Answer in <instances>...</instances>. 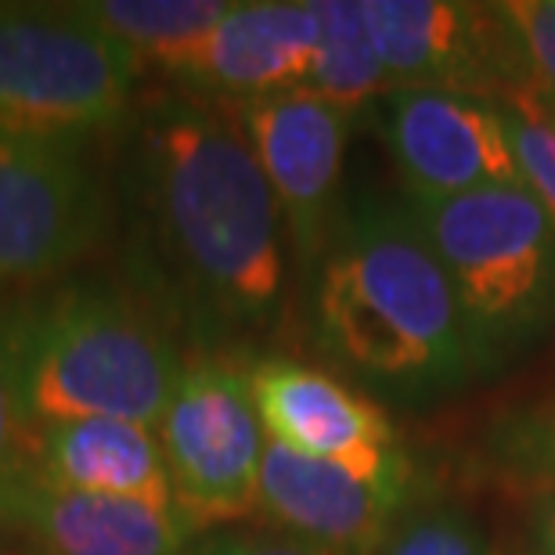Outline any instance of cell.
<instances>
[{"instance_id": "1", "label": "cell", "mask_w": 555, "mask_h": 555, "mask_svg": "<svg viewBox=\"0 0 555 555\" xmlns=\"http://www.w3.org/2000/svg\"><path fill=\"white\" fill-rule=\"evenodd\" d=\"M130 188L163 282L195 318L260 325L285 288V228L238 113L173 91L134 116Z\"/></svg>"}, {"instance_id": "2", "label": "cell", "mask_w": 555, "mask_h": 555, "mask_svg": "<svg viewBox=\"0 0 555 555\" xmlns=\"http://www.w3.org/2000/svg\"><path fill=\"white\" fill-rule=\"evenodd\" d=\"M314 325L332 358L379 383L448 386L487 361L412 214L379 203L339 220L321 260Z\"/></svg>"}, {"instance_id": "3", "label": "cell", "mask_w": 555, "mask_h": 555, "mask_svg": "<svg viewBox=\"0 0 555 555\" xmlns=\"http://www.w3.org/2000/svg\"><path fill=\"white\" fill-rule=\"evenodd\" d=\"M184 361L170 332L113 282H65L26 299V397L37 426L124 418L159 429Z\"/></svg>"}, {"instance_id": "4", "label": "cell", "mask_w": 555, "mask_h": 555, "mask_svg": "<svg viewBox=\"0 0 555 555\" xmlns=\"http://www.w3.org/2000/svg\"><path fill=\"white\" fill-rule=\"evenodd\" d=\"M483 358L555 321V220L524 184L412 203Z\"/></svg>"}, {"instance_id": "5", "label": "cell", "mask_w": 555, "mask_h": 555, "mask_svg": "<svg viewBox=\"0 0 555 555\" xmlns=\"http://www.w3.org/2000/svg\"><path fill=\"white\" fill-rule=\"evenodd\" d=\"M141 73L80 4H0V134L91 144L130 119Z\"/></svg>"}, {"instance_id": "6", "label": "cell", "mask_w": 555, "mask_h": 555, "mask_svg": "<svg viewBox=\"0 0 555 555\" xmlns=\"http://www.w3.org/2000/svg\"><path fill=\"white\" fill-rule=\"evenodd\" d=\"M155 433L173 505L188 527H228L257 513L268 429L253 401L249 372L220 358L188 361Z\"/></svg>"}, {"instance_id": "7", "label": "cell", "mask_w": 555, "mask_h": 555, "mask_svg": "<svg viewBox=\"0 0 555 555\" xmlns=\"http://www.w3.org/2000/svg\"><path fill=\"white\" fill-rule=\"evenodd\" d=\"M105 224L108 195L87 144L0 134V285L65 274Z\"/></svg>"}, {"instance_id": "8", "label": "cell", "mask_w": 555, "mask_h": 555, "mask_svg": "<svg viewBox=\"0 0 555 555\" xmlns=\"http://www.w3.org/2000/svg\"><path fill=\"white\" fill-rule=\"evenodd\" d=\"M390 87H433L498 102L534 83V69L502 4L361 0Z\"/></svg>"}, {"instance_id": "9", "label": "cell", "mask_w": 555, "mask_h": 555, "mask_svg": "<svg viewBox=\"0 0 555 555\" xmlns=\"http://www.w3.org/2000/svg\"><path fill=\"white\" fill-rule=\"evenodd\" d=\"M231 108L268 177L296 260H325L343 220V163L353 113L310 91H285Z\"/></svg>"}, {"instance_id": "10", "label": "cell", "mask_w": 555, "mask_h": 555, "mask_svg": "<svg viewBox=\"0 0 555 555\" xmlns=\"http://www.w3.org/2000/svg\"><path fill=\"white\" fill-rule=\"evenodd\" d=\"M408 459L383 469L310 459L268 440L260 465V502L271 524L288 538L336 555H375L404 516Z\"/></svg>"}, {"instance_id": "11", "label": "cell", "mask_w": 555, "mask_h": 555, "mask_svg": "<svg viewBox=\"0 0 555 555\" xmlns=\"http://www.w3.org/2000/svg\"><path fill=\"white\" fill-rule=\"evenodd\" d=\"M379 134L412 203L519 184L502 116L483 98L393 87L383 94Z\"/></svg>"}, {"instance_id": "12", "label": "cell", "mask_w": 555, "mask_h": 555, "mask_svg": "<svg viewBox=\"0 0 555 555\" xmlns=\"http://www.w3.org/2000/svg\"><path fill=\"white\" fill-rule=\"evenodd\" d=\"M314 48V0H235L173 80L209 102L246 105L299 91Z\"/></svg>"}, {"instance_id": "13", "label": "cell", "mask_w": 555, "mask_h": 555, "mask_svg": "<svg viewBox=\"0 0 555 555\" xmlns=\"http://www.w3.org/2000/svg\"><path fill=\"white\" fill-rule=\"evenodd\" d=\"M249 390L268 440L288 451L361 469L404 459L379 408L314 364L263 358L249 369Z\"/></svg>"}, {"instance_id": "14", "label": "cell", "mask_w": 555, "mask_h": 555, "mask_svg": "<svg viewBox=\"0 0 555 555\" xmlns=\"http://www.w3.org/2000/svg\"><path fill=\"white\" fill-rule=\"evenodd\" d=\"M33 555H184L195 530L173 508L33 480L4 519Z\"/></svg>"}, {"instance_id": "15", "label": "cell", "mask_w": 555, "mask_h": 555, "mask_svg": "<svg viewBox=\"0 0 555 555\" xmlns=\"http://www.w3.org/2000/svg\"><path fill=\"white\" fill-rule=\"evenodd\" d=\"M37 480L65 491L173 508L159 433L124 418H73L37 429Z\"/></svg>"}, {"instance_id": "16", "label": "cell", "mask_w": 555, "mask_h": 555, "mask_svg": "<svg viewBox=\"0 0 555 555\" xmlns=\"http://www.w3.org/2000/svg\"><path fill=\"white\" fill-rule=\"evenodd\" d=\"M235 0H91L80 11L144 65L177 76Z\"/></svg>"}, {"instance_id": "17", "label": "cell", "mask_w": 555, "mask_h": 555, "mask_svg": "<svg viewBox=\"0 0 555 555\" xmlns=\"http://www.w3.org/2000/svg\"><path fill=\"white\" fill-rule=\"evenodd\" d=\"M314 15L318 48L299 91L325 98L347 113H358L361 105L393 91L361 0H314Z\"/></svg>"}, {"instance_id": "18", "label": "cell", "mask_w": 555, "mask_h": 555, "mask_svg": "<svg viewBox=\"0 0 555 555\" xmlns=\"http://www.w3.org/2000/svg\"><path fill=\"white\" fill-rule=\"evenodd\" d=\"M37 429L26 397V299L0 304V527L37 480Z\"/></svg>"}, {"instance_id": "19", "label": "cell", "mask_w": 555, "mask_h": 555, "mask_svg": "<svg viewBox=\"0 0 555 555\" xmlns=\"http://www.w3.org/2000/svg\"><path fill=\"white\" fill-rule=\"evenodd\" d=\"M491 105L502 116L519 184L555 220V102L534 80Z\"/></svg>"}, {"instance_id": "20", "label": "cell", "mask_w": 555, "mask_h": 555, "mask_svg": "<svg viewBox=\"0 0 555 555\" xmlns=\"http://www.w3.org/2000/svg\"><path fill=\"white\" fill-rule=\"evenodd\" d=\"M379 555H494L483 527L451 505H422L397 519Z\"/></svg>"}, {"instance_id": "21", "label": "cell", "mask_w": 555, "mask_h": 555, "mask_svg": "<svg viewBox=\"0 0 555 555\" xmlns=\"http://www.w3.org/2000/svg\"><path fill=\"white\" fill-rule=\"evenodd\" d=\"M502 8L524 43L538 87L555 102V0H508Z\"/></svg>"}, {"instance_id": "22", "label": "cell", "mask_w": 555, "mask_h": 555, "mask_svg": "<svg viewBox=\"0 0 555 555\" xmlns=\"http://www.w3.org/2000/svg\"><path fill=\"white\" fill-rule=\"evenodd\" d=\"M184 555H336L328 548H318L310 541L288 538L282 530H242V534H214L198 541Z\"/></svg>"}, {"instance_id": "23", "label": "cell", "mask_w": 555, "mask_h": 555, "mask_svg": "<svg viewBox=\"0 0 555 555\" xmlns=\"http://www.w3.org/2000/svg\"><path fill=\"white\" fill-rule=\"evenodd\" d=\"M538 555H555V530L552 527L538 530Z\"/></svg>"}, {"instance_id": "24", "label": "cell", "mask_w": 555, "mask_h": 555, "mask_svg": "<svg viewBox=\"0 0 555 555\" xmlns=\"http://www.w3.org/2000/svg\"><path fill=\"white\" fill-rule=\"evenodd\" d=\"M541 527H552L555 530V502L548 505V513H545V519H541Z\"/></svg>"}, {"instance_id": "25", "label": "cell", "mask_w": 555, "mask_h": 555, "mask_svg": "<svg viewBox=\"0 0 555 555\" xmlns=\"http://www.w3.org/2000/svg\"><path fill=\"white\" fill-rule=\"evenodd\" d=\"M0 293H4V285H0Z\"/></svg>"}]
</instances>
